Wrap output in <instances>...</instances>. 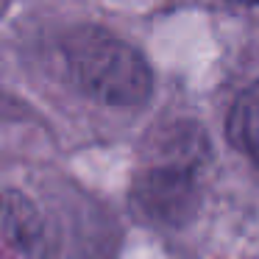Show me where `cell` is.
Wrapping results in <instances>:
<instances>
[{
  "label": "cell",
  "mask_w": 259,
  "mask_h": 259,
  "mask_svg": "<svg viewBox=\"0 0 259 259\" xmlns=\"http://www.w3.org/2000/svg\"><path fill=\"white\" fill-rule=\"evenodd\" d=\"M240 3H253V6H259V0H240Z\"/></svg>",
  "instance_id": "obj_4"
},
{
  "label": "cell",
  "mask_w": 259,
  "mask_h": 259,
  "mask_svg": "<svg viewBox=\"0 0 259 259\" xmlns=\"http://www.w3.org/2000/svg\"><path fill=\"white\" fill-rule=\"evenodd\" d=\"M137 201L142 212L156 220L173 223L184 218L187 203L192 201V176L187 167H156L140 181Z\"/></svg>",
  "instance_id": "obj_2"
},
{
  "label": "cell",
  "mask_w": 259,
  "mask_h": 259,
  "mask_svg": "<svg viewBox=\"0 0 259 259\" xmlns=\"http://www.w3.org/2000/svg\"><path fill=\"white\" fill-rule=\"evenodd\" d=\"M229 134L234 145L259 164V81L237 98L229 114Z\"/></svg>",
  "instance_id": "obj_3"
},
{
  "label": "cell",
  "mask_w": 259,
  "mask_h": 259,
  "mask_svg": "<svg viewBox=\"0 0 259 259\" xmlns=\"http://www.w3.org/2000/svg\"><path fill=\"white\" fill-rule=\"evenodd\" d=\"M67 67L87 95L114 106H137L153 90L151 67L123 39L101 28L78 31L64 45Z\"/></svg>",
  "instance_id": "obj_1"
}]
</instances>
